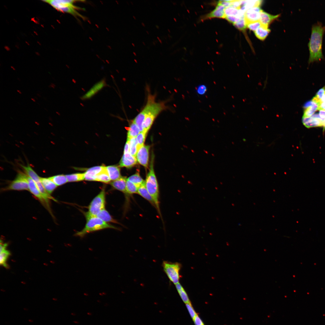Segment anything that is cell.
<instances>
[{"label": "cell", "instance_id": "c3c4849f", "mask_svg": "<svg viewBox=\"0 0 325 325\" xmlns=\"http://www.w3.org/2000/svg\"><path fill=\"white\" fill-rule=\"evenodd\" d=\"M31 100H32L33 102H36V100L34 98H31Z\"/></svg>", "mask_w": 325, "mask_h": 325}, {"label": "cell", "instance_id": "83f0119b", "mask_svg": "<svg viewBox=\"0 0 325 325\" xmlns=\"http://www.w3.org/2000/svg\"><path fill=\"white\" fill-rule=\"evenodd\" d=\"M129 152L132 156L136 157L138 148V142L136 138H133L129 139Z\"/></svg>", "mask_w": 325, "mask_h": 325}, {"label": "cell", "instance_id": "b9f144b4", "mask_svg": "<svg viewBox=\"0 0 325 325\" xmlns=\"http://www.w3.org/2000/svg\"><path fill=\"white\" fill-rule=\"evenodd\" d=\"M320 109L325 110V94L320 101L319 110Z\"/></svg>", "mask_w": 325, "mask_h": 325}, {"label": "cell", "instance_id": "e575fe53", "mask_svg": "<svg viewBox=\"0 0 325 325\" xmlns=\"http://www.w3.org/2000/svg\"><path fill=\"white\" fill-rule=\"evenodd\" d=\"M147 134L143 132H141L136 137V138L138 142V149L144 145Z\"/></svg>", "mask_w": 325, "mask_h": 325}, {"label": "cell", "instance_id": "74e56055", "mask_svg": "<svg viewBox=\"0 0 325 325\" xmlns=\"http://www.w3.org/2000/svg\"><path fill=\"white\" fill-rule=\"evenodd\" d=\"M261 25V24L259 20L248 23L247 24V27L250 30L255 32Z\"/></svg>", "mask_w": 325, "mask_h": 325}, {"label": "cell", "instance_id": "6da1fadb", "mask_svg": "<svg viewBox=\"0 0 325 325\" xmlns=\"http://www.w3.org/2000/svg\"><path fill=\"white\" fill-rule=\"evenodd\" d=\"M167 108L164 102L156 101L155 96L148 94L145 105L133 121L140 132L147 134L156 118Z\"/></svg>", "mask_w": 325, "mask_h": 325}, {"label": "cell", "instance_id": "9c48e42d", "mask_svg": "<svg viewBox=\"0 0 325 325\" xmlns=\"http://www.w3.org/2000/svg\"><path fill=\"white\" fill-rule=\"evenodd\" d=\"M27 180L28 184L29 190L39 199L43 206L48 209V211L50 212L51 209L49 204V200L46 199L43 196L39 190L35 182L28 176H27Z\"/></svg>", "mask_w": 325, "mask_h": 325}, {"label": "cell", "instance_id": "be15d7a7", "mask_svg": "<svg viewBox=\"0 0 325 325\" xmlns=\"http://www.w3.org/2000/svg\"><path fill=\"white\" fill-rule=\"evenodd\" d=\"M35 98H36V99H38L37 98V97H35Z\"/></svg>", "mask_w": 325, "mask_h": 325}, {"label": "cell", "instance_id": "e7e4bbea", "mask_svg": "<svg viewBox=\"0 0 325 325\" xmlns=\"http://www.w3.org/2000/svg\"><path fill=\"white\" fill-rule=\"evenodd\" d=\"M153 43L155 45V43L154 42H153Z\"/></svg>", "mask_w": 325, "mask_h": 325}, {"label": "cell", "instance_id": "f6af8a7d", "mask_svg": "<svg viewBox=\"0 0 325 325\" xmlns=\"http://www.w3.org/2000/svg\"><path fill=\"white\" fill-rule=\"evenodd\" d=\"M55 86L56 85L54 84L51 83V84L49 85L48 87L49 88H55Z\"/></svg>", "mask_w": 325, "mask_h": 325}, {"label": "cell", "instance_id": "d6986e66", "mask_svg": "<svg viewBox=\"0 0 325 325\" xmlns=\"http://www.w3.org/2000/svg\"><path fill=\"white\" fill-rule=\"evenodd\" d=\"M279 16V15H271L262 10L260 12L259 21L262 25L268 28L270 23L275 19L277 18Z\"/></svg>", "mask_w": 325, "mask_h": 325}, {"label": "cell", "instance_id": "6125c7cd", "mask_svg": "<svg viewBox=\"0 0 325 325\" xmlns=\"http://www.w3.org/2000/svg\"><path fill=\"white\" fill-rule=\"evenodd\" d=\"M168 35L169 36V37H171V36H170V35H169V34H168Z\"/></svg>", "mask_w": 325, "mask_h": 325}, {"label": "cell", "instance_id": "52a82bcc", "mask_svg": "<svg viewBox=\"0 0 325 325\" xmlns=\"http://www.w3.org/2000/svg\"><path fill=\"white\" fill-rule=\"evenodd\" d=\"M105 191L103 188L90 204L87 213L91 215L97 216L105 209Z\"/></svg>", "mask_w": 325, "mask_h": 325}, {"label": "cell", "instance_id": "484cf974", "mask_svg": "<svg viewBox=\"0 0 325 325\" xmlns=\"http://www.w3.org/2000/svg\"><path fill=\"white\" fill-rule=\"evenodd\" d=\"M111 180L105 166L100 173L96 175V181L107 183L110 182Z\"/></svg>", "mask_w": 325, "mask_h": 325}, {"label": "cell", "instance_id": "ac0fdd59", "mask_svg": "<svg viewBox=\"0 0 325 325\" xmlns=\"http://www.w3.org/2000/svg\"><path fill=\"white\" fill-rule=\"evenodd\" d=\"M127 180L126 177L122 176L119 179L110 182V184L115 189L123 192L126 195H128L126 190Z\"/></svg>", "mask_w": 325, "mask_h": 325}, {"label": "cell", "instance_id": "6f0895ef", "mask_svg": "<svg viewBox=\"0 0 325 325\" xmlns=\"http://www.w3.org/2000/svg\"><path fill=\"white\" fill-rule=\"evenodd\" d=\"M142 43H143V44H144V45H145V43H144V42H142Z\"/></svg>", "mask_w": 325, "mask_h": 325}, {"label": "cell", "instance_id": "3957f363", "mask_svg": "<svg viewBox=\"0 0 325 325\" xmlns=\"http://www.w3.org/2000/svg\"><path fill=\"white\" fill-rule=\"evenodd\" d=\"M153 159L152 158L151 161L150 170L145 181V185L148 192L154 201L158 213L162 218L159 206V185L153 169Z\"/></svg>", "mask_w": 325, "mask_h": 325}, {"label": "cell", "instance_id": "8992f818", "mask_svg": "<svg viewBox=\"0 0 325 325\" xmlns=\"http://www.w3.org/2000/svg\"><path fill=\"white\" fill-rule=\"evenodd\" d=\"M162 266L171 282L175 285L179 283L180 277L179 272L181 268L180 263L164 261Z\"/></svg>", "mask_w": 325, "mask_h": 325}, {"label": "cell", "instance_id": "7402d4cb", "mask_svg": "<svg viewBox=\"0 0 325 325\" xmlns=\"http://www.w3.org/2000/svg\"><path fill=\"white\" fill-rule=\"evenodd\" d=\"M138 193L148 201L153 206L156 208L154 201L146 188L145 183L139 187Z\"/></svg>", "mask_w": 325, "mask_h": 325}, {"label": "cell", "instance_id": "4fadbf2b", "mask_svg": "<svg viewBox=\"0 0 325 325\" xmlns=\"http://www.w3.org/2000/svg\"><path fill=\"white\" fill-rule=\"evenodd\" d=\"M262 10L259 7H254L247 10L244 14V18L246 24L259 21Z\"/></svg>", "mask_w": 325, "mask_h": 325}, {"label": "cell", "instance_id": "7a4b0ae2", "mask_svg": "<svg viewBox=\"0 0 325 325\" xmlns=\"http://www.w3.org/2000/svg\"><path fill=\"white\" fill-rule=\"evenodd\" d=\"M325 31V26L320 22L312 26L311 38L308 43L309 51V63L320 61L323 58L322 45Z\"/></svg>", "mask_w": 325, "mask_h": 325}, {"label": "cell", "instance_id": "ab89813d", "mask_svg": "<svg viewBox=\"0 0 325 325\" xmlns=\"http://www.w3.org/2000/svg\"><path fill=\"white\" fill-rule=\"evenodd\" d=\"M186 305L191 317L193 320L197 315V314L194 310L190 303L186 304Z\"/></svg>", "mask_w": 325, "mask_h": 325}, {"label": "cell", "instance_id": "4dcf8cb0", "mask_svg": "<svg viewBox=\"0 0 325 325\" xmlns=\"http://www.w3.org/2000/svg\"><path fill=\"white\" fill-rule=\"evenodd\" d=\"M176 288L183 301L185 303L190 302L187 294L182 285L179 283L175 284Z\"/></svg>", "mask_w": 325, "mask_h": 325}, {"label": "cell", "instance_id": "277c9868", "mask_svg": "<svg viewBox=\"0 0 325 325\" xmlns=\"http://www.w3.org/2000/svg\"><path fill=\"white\" fill-rule=\"evenodd\" d=\"M85 214L86 223L84 228L77 232L75 235L82 237L90 232L108 228L118 229L113 226L108 224L96 216L91 215L87 212Z\"/></svg>", "mask_w": 325, "mask_h": 325}, {"label": "cell", "instance_id": "9a60e30c", "mask_svg": "<svg viewBox=\"0 0 325 325\" xmlns=\"http://www.w3.org/2000/svg\"><path fill=\"white\" fill-rule=\"evenodd\" d=\"M320 104L312 100L306 102L303 106L304 109L302 117H309L319 110Z\"/></svg>", "mask_w": 325, "mask_h": 325}, {"label": "cell", "instance_id": "9f6ffc18", "mask_svg": "<svg viewBox=\"0 0 325 325\" xmlns=\"http://www.w3.org/2000/svg\"><path fill=\"white\" fill-rule=\"evenodd\" d=\"M133 17L135 19H136V18L134 16H133Z\"/></svg>", "mask_w": 325, "mask_h": 325}, {"label": "cell", "instance_id": "ffe728a7", "mask_svg": "<svg viewBox=\"0 0 325 325\" xmlns=\"http://www.w3.org/2000/svg\"><path fill=\"white\" fill-rule=\"evenodd\" d=\"M40 180L45 189L50 194L53 192L57 187L49 178L40 177Z\"/></svg>", "mask_w": 325, "mask_h": 325}, {"label": "cell", "instance_id": "03108f58", "mask_svg": "<svg viewBox=\"0 0 325 325\" xmlns=\"http://www.w3.org/2000/svg\"><path fill=\"white\" fill-rule=\"evenodd\" d=\"M131 2V3H132V5H133V3H132V2Z\"/></svg>", "mask_w": 325, "mask_h": 325}, {"label": "cell", "instance_id": "5bb4252c", "mask_svg": "<svg viewBox=\"0 0 325 325\" xmlns=\"http://www.w3.org/2000/svg\"><path fill=\"white\" fill-rule=\"evenodd\" d=\"M137 162L136 157L132 155L129 152L124 153L119 162V166L131 168L137 164Z\"/></svg>", "mask_w": 325, "mask_h": 325}, {"label": "cell", "instance_id": "8d00e7d4", "mask_svg": "<svg viewBox=\"0 0 325 325\" xmlns=\"http://www.w3.org/2000/svg\"><path fill=\"white\" fill-rule=\"evenodd\" d=\"M237 28L241 30H244L247 27V24L245 20L244 17L241 18L240 20L234 24Z\"/></svg>", "mask_w": 325, "mask_h": 325}, {"label": "cell", "instance_id": "f546056e", "mask_svg": "<svg viewBox=\"0 0 325 325\" xmlns=\"http://www.w3.org/2000/svg\"><path fill=\"white\" fill-rule=\"evenodd\" d=\"M49 178L57 186L62 185L68 182L66 176L59 175L50 177Z\"/></svg>", "mask_w": 325, "mask_h": 325}, {"label": "cell", "instance_id": "44dd1931", "mask_svg": "<svg viewBox=\"0 0 325 325\" xmlns=\"http://www.w3.org/2000/svg\"><path fill=\"white\" fill-rule=\"evenodd\" d=\"M109 177L113 181L117 180L122 176L120 169L119 166H109L106 167Z\"/></svg>", "mask_w": 325, "mask_h": 325}, {"label": "cell", "instance_id": "f907efd6", "mask_svg": "<svg viewBox=\"0 0 325 325\" xmlns=\"http://www.w3.org/2000/svg\"><path fill=\"white\" fill-rule=\"evenodd\" d=\"M37 95L38 96H39V97H41V95L39 94H37Z\"/></svg>", "mask_w": 325, "mask_h": 325}, {"label": "cell", "instance_id": "60d3db41", "mask_svg": "<svg viewBox=\"0 0 325 325\" xmlns=\"http://www.w3.org/2000/svg\"><path fill=\"white\" fill-rule=\"evenodd\" d=\"M195 325H204L201 319L197 315L193 320Z\"/></svg>", "mask_w": 325, "mask_h": 325}, {"label": "cell", "instance_id": "681fc988", "mask_svg": "<svg viewBox=\"0 0 325 325\" xmlns=\"http://www.w3.org/2000/svg\"><path fill=\"white\" fill-rule=\"evenodd\" d=\"M141 23L143 26H145V25L142 22Z\"/></svg>", "mask_w": 325, "mask_h": 325}, {"label": "cell", "instance_id": "f35d334b", "mask_svg": "<svg viewBox=\"0 0 325 325\" xmlns=\"http://www.w3.org/2000/svg\"><path fill=\"white\" fill-rule=\"evenodd\" d=\"M207 87L204 84H200L197 87L196 91L197 93L200 95H204L207 91Z\"/></svg>", "mask_w": 325, "mask_h": 325}, {"label": "cell", "instance_id": "e0dca14e", "mask_svg": "<svg viewBox=\"0 0 325 325\" xmlns=\"http://www.w3.org/2000/svg\"><path fill=\"white\" fill-rule=\"evenodd\" d=\"M104 166H97L88 169L84 173V180L86 181H96V175L103 169Z\"/></svg>", "mask_w": 325, "mask_h": 325}, {"label": "cell", "instance_id": "7bdbcfd3", "mask_svg": "<svg viewBox=\"0 0 325 325\" xmlns=\"http://www.w3.org/2000/svg\"><path fill=\"white\" fill-rule=\"evenodd\" d=\"M7 243H2V242H0V253L6 250V248L7 246Z\"/></svg>", "mask_w": 325, "mask_h": 325}, {"label": "cell", "instance_id": "db71d44e", "mask_svg": "<svg viewBox=\"0 0 325 325\" xmlns=\"http://www.w3.org/2000/svg\"><path fill=\"white\" fill-rule=\"evenodd\" d=\"M133 54H134V55H135V56H136V53H135V52H133Z\"/></svg>", "mask_w": 325, "mask_h": 325}, {"label": "cell", "instance_id": "bcb514c9", "mask_svg": "<svg viewBox=\"0 0 325 325\" xmlns=\"http://www.w3.org/2000/svg\"><path fill=\"white\" fill-rule=\"evenodd\" d=\"M17 91L20 94H21L22 93L20 90H17Z\"/></svg>", "mask_w": 325, "mask_h": 325}, {"label": "cell", "instance_id": "603a6c76", "mask_svg": "<svg viewBox=\"0 0 325 325\" xmlns=\"http://www.w3.org/2000/svg\"><path fill=\"white\" fill-rule=\"evenodd\" d=\"M127 129L128 131V139L136 138L140 132L138 127L133 120L130 122L129 126L127 128Z\"/></svg>", "mask_w": 325, "mask_h": 325}, {"label": "cell", "instance_id": "91938a15", "mask_svg": "<svg viewBox=\"0 0 325 325\" xmlns=\"http://www.w3.org/2000/svg\"><path fill=\"white\" fill-rule=\"evenodd\" d=\"M146 31V32L148 34H149V32H148V31Z\"/></svg>", "mask_w": 325, "mask_h": 325}, {"label": "cell", "instance_id": "816d5d0a", "mask_svg": "<svg viewBox=\"0 0 325 325\" xmlns=\"http://www.w3.org/2000/svg\"><path fill=\"white\" fill-rule=\"evenodd\" d=\"M156 28H157V29H159V26H158V25H156Z\"/></svg>", "mask_w": 325, "mask_h": 325}, {"label": "cell", "instance_id": "7c38bea8", "mask_svg": "<svg viewBox=\"0 0 325 325\" xmlns=\"http://www.w3.org/2000/svg\"><path fill=\"white\" fill-rule=\"evenodd\" d=\"M107 85L106 80L102 79L94 84L81 98L83 100L89 99Z\"/></svg>", "mask_w": 325, "mask_h": 325}, {"label": "cell", "instance_id": "30bf717a", "mask_svg": "<svg viewBox=\"0 0 325 325\" xmlns=\"http://www.w3.org/2000/svg\"><path fill=\"white\" fill-rule=\"evenodd\" d=\"M302 121L308 128L321 126L325 128V121L321 119L318 114H314L309 117H302Z\"/></svg>", "mask_w": 325, "mask_h": 325}, {"label": "cell", "instance_id": "7dc6e473", "mask_svg": "<svg viewBox=\"0 0 325 325\" xmlns=\"http://www.w3.org/2000/svg\"><path fill=\"white\" fill-rule=\"evenodd\" d=\"M157 38L159 40V41L160 43L161 44H162V42L161 40L159 38L158 36L157 37Z\"/></svg>", "mask_w": 325, "mask_h": 325}, {"label": "cell", "instance_id": "1f68e13d", "mask_svg": "<svg viewBox=\"0 0 325 325\" xmlns=\"http://www.w3.org/2000/svg\"><path fill=\"white\" fill-rule=\"evenodd\" d=\"M68 182H75L84 180V173H75L65 175Z\"/></svg>", "mask_w": 325, "mask_h": 325}, {"label": "cell", "instance_id": "cb8c5ba5", "mask_svg": "<svg viewBox=\"0 0 325 325\" xmlns=\"http://www.w3.org/2000/svg\"><path fill=\"white\" fill-rule=\"evenodd\" d=\"M26 175L32 179L35 183L40 181V178L37 173L34 171L29 164L27 166L20 165Z\"/></svg>", "mask_w": 325, "mask_h": 325}, {"label": "cell", "instance_id": "d4e9b609", "mask_svg": "<svg viewBox=\"0 0 325 325\" xmlns=\"http://www.w3.org/2000/svg\"><path fill=\"white\" fill-rule=\"evenodd\" d=\"M270 31V30L268 27L261 25L255 31V34L258 38L263 40L268 36Z\"/></svg>", "mask_w": 325, "mask_h": 325}, {"label": "cell", "instance_id": "836d02e7", "mask_svg": "<svg viewBox=\"0 0 325 325\" xmlns=\"http://www.w3.org/2000/svg\"><path fill=\"white\" fill-rule=\"evenodd\" d=\"M10 255V252L6 250L0 253V264L5 268H8V266L6 263L8 258Z\"/></svg>", "mask_w": 325, "mask_h": 325}, {"label": "cell", "instance_id": "680465c9", "mask_svg": "<svg viewBox=\"0 0 325 325\" xmlns=\"http://www.w3.org/2000/svg\"><path fill=\"white\" fill-rule=\"evenodd\" d=\"M132 44L133 45V46H135V45L133 43H132Z\"/></svg>", "mask_w": 325, "mask_h": 325}, {"label": "cell", "instance_id": "4316f807", "mask_svg": "<svg viewBox=\"0 0 325 325\" xmlns=\"http://www.w3.org/2000/svg\"><path fill=\"white\" fill-rule=\"evenodd\" d=\"M96 216L107 223V222H111L118 223L117 221L112 218L105 209L101 211Z\"/></svg>", "mask_w": 325, "mask_h": 325}, {"label": "cell", "instance_id": "ba28073f", "mask_svg": "<svg viewBox=\"0 0 325 325\" xmlns=\"http://www.w3.org/2000/svg\"><path fill=\"white\" fill-rule=\"evenodd\" d=\"M4 190H29L27 175L19 172L15 179L5 188Z\"/></svg>", "mask_w": 325, "mask_h": 325}, {"label": "cell", "instance_id": "2e32d148", "mask_svg": "<svg viewBox=\"0 0 325 325\" xmlns=\"http://www.w3.org/2000/svg\"><path fill=\"white\" fill-rule=\"evenodd\" d=\"M226 7L219 1L215 8L205 17L206 19L212 18H224Z\"/></svg>", "mask_w": 325, "mask_h": 325}, {"label": "cell", "instance_id": "ee69618b", "mask_svg": "<svg viewBox=\"0 0 325 325\" xmlns=\"http://www.w3.org/2000/svg\"><path fill=\"white\" fill-rule=\"evenodd\" d=\"M129 152V143L128 140H127L124 148V153H127Z\"/></svg>", "mask_w": 325, "mask_h": 325}, {"label": "cell", "instance_id": "f1b7e54d", "mask_svg": "<svg viewBox=\"0 0 325 325\" xmlns=\"http://www.w3.org/2000/svg\"><path fill=\"white\" fill-rule=\"evenodd\" d=\"M127 179L136 185L138 187L145 183L138 172L129 176Z\"/></svg>", "mask_w": 325, "mask_h": 325}, {"label": "cell", "instance_id": "d6a6232c", "mask_svg": "<svg viewBox=\"0 0 325 325\" xmlns=\"http://www.w3.org/2000/svg\"><path fill=\"white\" fill-rule=\"evenodd\" d=\"M138 188L135 184L127 179L126 190L128 195H132L134 194L138 193Z\"/></svg>", "mask_w": 325, "mask_h": 325}, {"label": "cell", "instance_id": "11a10c76", "mask_svg": "<svg viewBox=\"0 0 325 325\" xmlns=\"http://www.w3.org/2000/svg\"><path fill=\"white\" fill-rule=\"evenodd\" d=\"M17 79H18V80H19V81H20V78H17Z\"/></svg>", "mask_w": 325, "mask_h": 325}, {"label": "cell", "instance_id": "5b68a950", "mask_svg": "<svg viewBox=\"0 0 325 325\" xmlns=\"http://www.w3.org/2000/svg\"><path fill=\"white\" fill-rule=\"evenodd\" d=\"M74 0H47L43 1L48 3L56 10L70 14L75 16L82 18V16L76 11L79 9L73 4Z\"/></svg>", "mask_w": 325, "mask_h": 325}, {"label": "cell", "instance_id": "8fae6325", "mask_svg": "<svg viewBox=\"0 0 325 325\" xmlns=\"http://www.w3.org/2000/svg\"><path fill=\"white\" fill-rule=\"evenodd\" d=\"M150 147L144 145L139 148L136 156L137 162L146 168L148 166Z\"/></svg>", "mask_w": 325, "mask_h": 325}, {"label": "cell", "instance_id": "f5cc1de1", "mask_svg": "<svg viewBox=\"0 0 325 325\" xmlns=\"http://www.w3.org/2000/svg\"><path fill=\"white\" fill-rule=\"evenodd\" d=\"M56 113L57 114H58V115H60V113H59V112H57V111L56 112Z\"/></svg>", "mask_w": 325, "mask_h": 325}, {"label": "cell", "instance_id": "d590c367", "mask_svg": "<svg viewBox=\"0 0 325 325\" xmlns=\"http://www.w3.org/2000/svg\"><path fill=\"white\" fill-rule=\"evenodd\" d=\"M325 94V88L324 87L320 89L317 93L315 96L312 99L320 103V101Z\"/></svg>", "mask_w": 325, "mask_h": 325}, {"label": "cell", "instance_id": "94428289", "mask_svg": "<svg viewBox=\"0 0 325 325\" xmlns=\"http://www.w3.org/2000/svg\"><path fill=\"white\" fill-rule=\"evenodd\" d=\"M168 30L169 32H170V31L169 29H168Z\"/></svg>", "mask_w": 325, "mask_h": 325}]
</instances>
